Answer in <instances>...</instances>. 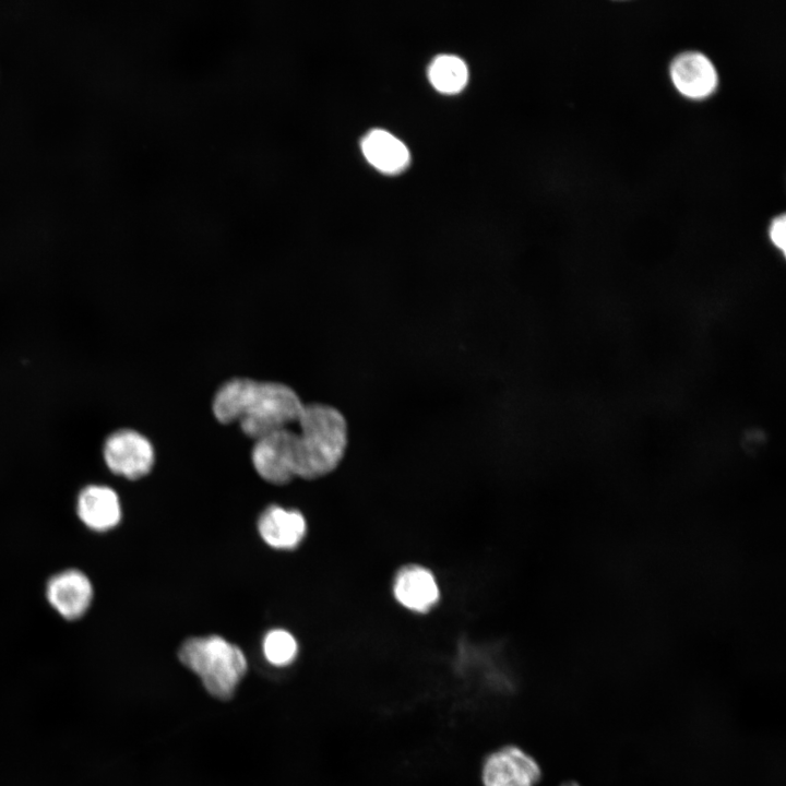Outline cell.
<instances>
[{"mask_svg": "<svg viewBox=\"0 0 786 786\" xmlns=\"http://www.w3.org/2000/svg\"><path fill=\"white\" fill-rule=\"evenodd\" d=\"M303 407L289 385L250 378L226 381L212 400V412L218 422L237 421L241 431L253 440L296 425Z\"/></svg>", "mask_w": 786, "mask_h": 786, "instance_id": "cell-1", "label": "cell"}, {"mask_svg": "<svg viewBox=\"0 0 786 786\" xmlns=\"http://www.w3.org/2000/svg\"><path fill=\"white\" fill-rule=\"evenodd\" d=\"M296 425L293 445L296 477L315 479L334 471L348 442L344 415L327 404H305Z\"/></svg>", "mask_w": 786, "mask_h": 786, "instance_id": "cell-2", "label": "cell"}, {"mask_svg": "<svg viewBox=\"0 0 786 786\" xmlns=\"http://www.w3.org/2000/svg\"><path fill=\"white\" fill-rule=\"evenodd\" d=\"M178 658L200 677L211 695L222 700L233 696L247 671L243 652L219 635L187 639L178 651Z\"/></svg>", "mask_w": 786, "mask_h": 786, "instance_id": "cell-3", "label": "cell"}, {"mask_svg": "<svg viewBox=\"0 0 786 786\" xmlns=\"http://www.w3.org/2000/svg\"><path fill=\"white\" fill-rule=\"evenodd\" d=\"M541 777L538 761L515 743L490 750L479 766L481 786H538Z\"/></svg>", "mask_w": 786, "mask_h": 786, "instance_id": "cell-4", "label": "cell"}, {"mask_svg": "<svg viewBox=\"0 0 786 786\" xmlns=\"http://www.w3.org/2000/svg\"><path fill=\"white\" fill-rule=\"evenodd\" d=\"M107 467L127 479H138L150 473L155 462L151 441L141 432L122 428L111 432L103 445Z\"/></svg>", "mask_w": 786, "mask_h": 786, "instance_id": "cell-5", "label": "cell"}, {"mask_svg": "<svg viewBox=\"0 0 786 786\" xmlns=\"http://www.w3.org/2000/svg\"><path fill=\"white\" fill-rule=\"evenodd\" d=\"M294 433L290 427L275 430L254 440L251 460L255 472L273 485L288 484L296 477Z\"/></svg>", "mask_w": 786, "mask_h": 786, "instance_id": "cell-6", "label": "cell"}, {"mask_svg": "<svg viewBox=\"0 0 786 786\" xmlns=\"http://www.w3.org/2000/svg\"><path fill=\"white\" fill-rule=\"evenodd\" d=\"M46 596L61 617L75 620L87 611L93 599V586L83 572L68 569L50 577Z\"/></svg>", "mask_w": 786, "mask_h": 786, "instance_id": "cell-7", "label": "cell"}, {"mask_svg": "<svg viewBox=\"0 0 786 786\" xmlns=\"http://www.w3.org/2000/svg\"><path fill=\"white\" fill-rule=\"evenodd\" d=\"M675 87L690 98H703L717 86V73L711 60L701 52L688 51L677 56L670 67Z\"/></svg>", "mask_w": 786, "mask_h": 786, "instance_id": "cell-8", "label": "cell"}, {"mask_svg": "<svg viewBox=\"0 0 786 786\" xmlns=\"http://www.w3.org/2000/svg\"><path fill=\"white\" fill-rule=\"evenodd\" d=\"M76 511L82 523L95 532H106L121 520V504L117 492L104 485H90L78 497Z\"/></svg>", "mask_w": 786, "mask_h": 786, "instance_id": "cell-9", "label": "cell"}, {"mask_svg": "<svg viewBox=\"0 0 786 786\" xmlns=\"http://www.w3.org/2000/svg\"><path fill=\"white\" fill-rule=\"evenodd\" d=\"M393 593L402 606L416 612L429 611L440 596L433 574L419 565H407L398 571Z\"/></svg>", "mask_w": 786, "mask_h": 786, "instance_id": "cell-10", "label": "cell"}, {"mask_svg": "<svg viewBox=\"0 0 786 786\" xmlns=\"http://www.w3.org/2000/svg\"><path fill=\"white\" fill-rule=\"evenodd\" d=\"M261 538L275 549H295L303 539L307 523L297 510H286L278 505H270L258 521Z\"/></svg>", "mask_w": 786, "mask_h": 786, "instance_id": "cell-11", "label": "cell"}, {"mask_svg": "<svg viewBox=\"0 0 786 786\" xmlns=\"http://www.w3.org/2000/svg\"><path fill=\"white\" fill-rule=\"evenodd\" d=\"M361 150L367 160L383 172H398L409 163L405 144L382 129L369 131L361 141Z\"/></svg>", "mask_w": 786, "mask_h": 786, "instance_id": "cell-12", "label": "cell"}, {"mask_svg": "<svg viewBox=\"0 0 786 786\" xmlns=\"http://www.w3.org/2000/svg\"><path fill=\"white\" fill-rule=\"evenodd\" d=\"M428 74L437 90L455 93L462 90L467 81V67L454 55H440L431 62Z\"/></svg>", "mask_w": 786, "mask_h": 786, "instance_id": "cell-13", "label": "cell"}, {"mask_svg": "<svg viewBox=\"0 0 786 786\" xmlns=\"http://www.w3.org/2000/svg\"><path fill=\"white\" fill-rule=\"evenodd\" d=\"M263 654L275 666L290 664L297 656L298 644L291 633L283 629L269 631L263 639Z\"/></svg>", "mask_w": 786, "mask_h": 786, "instance_id": "cell-14", "label": "cell"}, {"mask_svg": "<svg viewBox=\"0 0 786 786\" xmlns=\"http://www.w3.org/2000/svg\"><path fill=\"white\" fill-rule=\"evenodd\" d=\"M769 236H770L772 243L777 249H779L782 252H784L785 245H786V218H785V215H779L772 221V223L770 225Z\"/></svg>", "mask_w": 786, "mask_h": 786, "instance_id": "cell-15", "label": "cell"}, {"mask_svg": "<svg viewBox=\"0 0 786 786\" xmlns=\"http://www.w3.org/2000/svg\"><path fill=\"white\" fill-rule=\"evenodd\" d=\"M560 786H580L576 782L570 781L561 784Z\"/></svg>", "mask_w": 786, "mask_h": 786, "instance_id": "cell-16", "label": "cell"}]
</instances>
